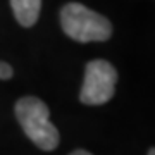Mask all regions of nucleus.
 Instances as JSON below:
<instances>
[{
	"mask_svg": "<svg viewBox=\"0 0 155 155\" xmlns=\"http://www.w3.org/2000/svg\"><path fill=\"white\" fill-rule=\"evenodd\" d=\"M16 117L21 124L24 134L38 148L52 152L59 147L61 134L57 127L50 122L48 107L36 97H22L16 104Z\"/></svg>",
	"mask_w": 155,
	"mask_h": 155,
	"instance_id": "f257e3e1",
	"label": "nucleus"
},
{
	"mask_svg": "<svg viewBox=\"0 0 155 155\" xmlns=\"http://www.w3.org/2000/svg\"><path fill=\"white\" fill-rule=\"evenodd\" d=\"M61 24L64 33L79 43L105 41L112 36V24L107 17L76 2L61 11Z\"/></svg>",
	"mask_w": 155,
	"mask_h": 155,
	"instance_id": "f03ea898",
	"label": "nucleus"
},
{
	"mask_svg": "<svg viewBox=\"0 0 155 155\" xmlns=\"http://www.w3.org/2000/svg\"><path fill=\"white\" fill-rule=\"evenodd\" d=\"M117 84L116 67L107 61H91L84 69L79 100L84 105H102L114 97Z\"/></svg>",
	"mask_w": 155,
	"mask_h": 155,
	"instance_id": "7ed1b4c3",
	"label": "nucleus"
},
{
	"mask_svg": "<svg viewBox=\"0 0 155 155\" xmlns=\"http://www.w3.org/2000/svg\"><path fill=\"white\" fill-rule=\"evenodd\" d=\"M12 11L17 22L24 28H31L38 21L41 0H11Z\"/></svg>",
	"mask_w": 155,
	"mask_h": 155,
	"instance_id": "20e7f679",
	"label": "nucleus"
},
{
	"mask_svg": "<svg viewBox=\"0 0 155 155\" xmlns=\"http://www.w3.org/2000/svg\"><path fill=\"white\" fill-rule=\"evenodd\" d=\"M14 76V69H12L11 64L0 61V79H11Z\"/></svg>",
	"mask_w": 155,
	"mask_h": 155,
	"instance_id": "39448f33",
	"label": "nucleus"
},
{
	"mask_svg": "<svg viewBox=\"0 0 155 155\" xmlns=\"http://www.w3.org/2000/svg\"><path fill=\"white\" fill-rule=\"evenodd\" d=\"M69 155H91L90 152H86V150H74L72 153H69Z\"/></svg>",
	"mask_w": 155,
	"mask_h": 155,
	"instance_id": "423d86ee",
	"label": "nucleus"
},
{
	"mask_svg": "<svg viewBox=\"0 0 155 155\" xmlns=\"http://www.w3.org/2000/svg\"><path fill=\"white\" fill-rule=\"evenodd\" d=\"M148 155H155V150H153V148H150V150H148Z\"/></svg>",
	"mask_w": 155,
	"mask_h": 155,
	"instance_id": "0eeeda50",
	"label": "nucleus"
}]
</instances>
